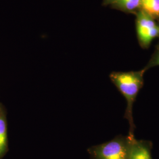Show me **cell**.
Instances as JSON below:
<instances>
[{
	"instance_id": "cell-1",
	"label": "cell",
	"mask_w": 159,
	"mask_h": 159,
	"mask_svg": "<svg viewBox=\"0 0 159 159\" xmlns=\"http://www.w3.org/2000/svg\"><path fill=\"white\" fill-rule=\"evenodd\" d=\"M145 72L146 71L142 69L136 71L112 72L109 75L111 81L126 100L125 118L128 120L130 125L128 136L132 138L134 137V132L136 128L133 117V107L137 94L144 84Z\"/></svg>"
},
{
	"instance_id": "cell-7",
	"label": "cell",
	"mask_w": 159,
	"mask_h": 159,
	"mask_svg": "<svg viewBox=\"0 0 159 159\" xmlns=\"http://www.w3.org/2000/svg\"><path fill=\"white\" fill-rule=\"evenodd\" d=\"M140 7L152 18L159 17V0H141Z\"/></svg>"
},
{
	"instance_id": "cell-3",
	"label": "cell",
	"mask_w": 159,
	"mask_h": 159,
	"mask_svg": "<svg viewBox=\"0 0 159 159\" xmlns=\"http://www.w3.org/2000/svg\"><path fill=\"white\" fill-rule=\"evenodd\" d=\"M152 143L144 140H137L135 137L131 140L128 159H152Z\"/></svg>"
},
{
	"instance_id": "cell-8",
	"label": "cell",
	"mask_w": 159,
	"mask_h": 159,
	"mask_svg": "<svg viewBox=\"0 0 159 159\" xmlns=\"http://www.w3.org/2000/svg\"><path fill=\"white\" fill-rule=\"evenodd\" d=\"M158 66H159V46L154 52L153 54L152 55L148 64L143 69L146 71L149 68Z\"/></svg>"
},
{
	"instance_id": "cell-9",
	"label": "cell",
	"mask_w": 159,
	"mask_h": 159,
	"mask_svg": "<svg viewBox=\"0 0 159 159\" xmlns=\"http://www.w3.org/2000/svg\"><path fill=\"white\" fill-rule=\"evenodd\" d=\"M117 0H103L102 5L103 6H108V5H112Z\"/></svg>"
},
{
	"instance_id": "cell-2",
	"label": "cell",
	"mask_w": 159,
	"mask_h": 159,
	"mask_svg": "<svg viewBox=\"0 0 159 159\" xmlns=\"http://www.w3.org/2000/svg\"><path fill=\"white\" fill-rule=\"evenodd\" d=\"M132 139L119 135L109 142L91 146L87 152L91 159H128Z\"/></svg>"
},
{
	"instance_id": "cell-6",
	"label": "cell",
	"mask_w": 159,
	"mask_h": 159,
	"mask_svg": "<svg viewBox=\"0 0 159 159\" xmlns=\"http://www.w3.org/2000/svg\"><path fill=\"white\" fill-rule=\"evenodd\" d=\"M111 6L122 11H133L140 7L141 0H117Z\"/></svg>"
},
{
	"instance_id": "cell-4",
	"label": "cell",
	"mask_w": 159,
	"mask_h": 159,
	"mask_svg": "<svg viewBox=\"0 0 159 159\" xmlns=\"http://www.w3.org/2000/svg\"><path fill=\"white\" fill-rule=\"evenodd\" d=\"M8 150L7 110L4 104L0 102V159L5 157Z\"/></svg>"
},
{
	"instance_id": "cell-5",
	"label": "cell",
	"mask_w": 159,
	"mask_h": 159,
	"mask_svg": "<svg viewBox=\"0 0 159 159\" xmlns=\"http://www.w3.org/2000/svg\"><path fill=\"white\" fill-rule=\"evenodd\" d=\"M136 23L137 31L139 43L142 42L148 32L157 25L154 21L153 18L142 10L137 14Z\"/></svg>"
}]
</instances>
